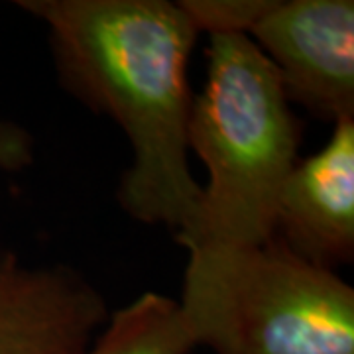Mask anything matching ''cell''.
<instances>
[{
  "label": "cell",
  "instance_id": "obj_1",
  "mask_svg": "<svg viewBox=\"0 0 354 354\" xmlns=\"http://www.w3.org/2000/svg\"><path fill=\"white\" fill-rule=\"evenodd\" d=\"M48 26L65 88L113 116L134 160L118 189L128 215L179 232L201 185L189 169L187 65L197 26L181 2L20 0Z\"/></svg>",
  "mask_w": 354,
  "mask_h": 354
},
{
  "label": "cell",
  "instance_id": "obj_2",
  "mask_svg": "<svg viewBox=\"0 0 354 354\" xmlns=\"http://www.w3.org/2000/svg\"><path fill=\"white\" fill-rule=\"evenodd\" d=\"M205 88L191 102L187 142L209 183L176 232L187 250L268 242L281 187L297 164L301 127L278 71L244 34H213Z\"/></svg>",
  "mask_w": 354,
  "mask_h": 354
},
{
  "label": "cell",
  "instance_id": "obj_3",
  "mask_svg": "<svg viewBox=\"0 0 354 354\" xmlns=\"http://www.w3.org/2000/svg\"><path fill=\"white\" fill-rule=\"evenodd\" d=\"M179 307L216 354H354V290L276 236L189 250Z\"/></svg>",
  "mask_w": 354,
  "mask_h": 354
},
{
  "label": "cell",
  "instance_id": "obj_4",
  "mask_svg": "<svg viewBox=\"0 0 354 354\" xmlns=\"http://www.w3.org/2000/svg\"><path fill=\"white\" fill-rule=\"evenodd\" d=\"M290 102L323 120L354 118L353 0H268L246 34Z\"/></svg>",
  "mask_w": 354,
  "mask_h": 354
},
{
  "label": "cell",
  "instance_id": "obj_5",
  "mask_svg": "<svg viewBox=\"0 0 354 354\" xmlns=\"http://www.w3.org/2000/svg\"><path fill=\"white\" fill-rule=\"evenodd\" d=\"M104 319L101 293L77 272L0 250V354H83Z\"/></svg>",
  "mask_w": 354,
  "mask_h": 354
},
{
  "label": "cell",
  "instance_id": "obj_6",
  "mask_svg": "<svg viewBox=\"0 0 354 354\" xmlns=\"http://www.w3.org/2000/svg\"><path fill=\"white\" fill-rule=\"evenodd\" d=\"M274 236L327 270L353 260L354 118L335 122L329 142L293 165L279 193Z\"/></svg>",
  "mask_w": 354,
  "mask_h": 354
},
{
  "label": "cell",
  "instance_id": "obj_7",
  "mask_svg": "<svg viewBox=\"0 0 354 354\" xmlns=\"http://www.w3.org/2000/svg\"><path fill=\"white\" fill-rule=\"evenodd\" d=\"M195 346L179 301L148 291L118 309L83 354H187Z\"/></svg>",
  "mask_w": 354,
  "mask_h": 354
},
{
  "label": "cell",
  "instance_id": "obj_8",
  "mask_svg": "<svg viewBox=\"0 0 354 354\" xmlns=\"http://www.w3.org/2000/svg\"><path fill=\"white\" fill-rule=\"evenodd\" d=\"M268 0H185L181 6L189 14L199 34H248Z\"/></svg>",
  "mask_w": 354,
  "mask_h": 354
},
{
  "label": "cell",
  "instance_id": "obj_9",
  "mask_svg": "<svg viewBox=\"0 0 354 354\" xmlns=\"http://www.w3.org/2000/svg\"><path fill=\"white\" fill-rule=\"evenodd\" d=\"M34 162V140L12 120L0 118V171H20Z\"/></svg>",
  "mask_w": 354,
  "mask_h": 354
}]
</instances>
